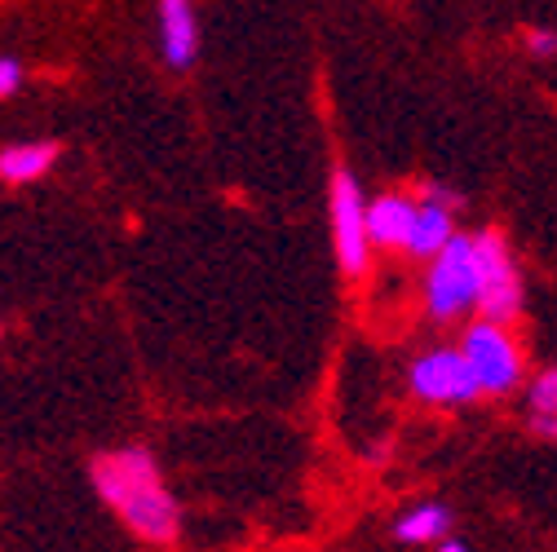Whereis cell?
I'll return each instance as SVG.
<instances>
[{"mask_svg":"<svg viewBox=\"0 0 557 552\" xmlns=\"http://www.w3.org/2000/svg\"><path fill=\"white\" fill-rule=\"evenodd\" d=\"M23 85V62L18 58H0V98H14Z\"/></svg>","mask_w":557,"mask_h":552,"instance_id":"cell-13","label":"cell"},{"mask_svg":"<svg viewBox=\"0 0 557 552\" xmlns=\"http://www.w3.org/2000/svg\"><path fill=\"white\" fill-rule=\"evenodd\" d=\"M456 209H460V199L447 186H425L421 190V209H416L411 239H407V252L421 256V261L438 256L456 239Z\"/></svg>","mask_w":557,"mask_h":552,"instance_id":"cell-7","label":"cell"},{"mask_svg":"<svg viewBox=\"0 0 557 552\" xmlns=\"http://www.w3.org/2000/svg\"><path fill=\"white\" fill-rule=\"evenodd\" d=\"M535 429L548 434V438H557V416H535Z\"/></svg>","mask_w":557,"mask_h":552,"instance_id":"cell-15","label":"cell"},{"mask_svg":"<svg viewBox=\"0 0 557 552\" xmlns=\"http://www.w3.org/2000/svg\"><path fill=\"white\" fill-rule=\"evenodd\" d=\"M478 297H482V269H478L473 235H456L438 256H430L425 310L434 323H456L469 310H478Z\"/></svg>","mask_w":557,"mask_h":552,"instance_id":"cell-2","label":"cell"},{"mask_svg":"<svg viewBox=\"0 0 557 552\" xmlns=\"http://www.w3.org/2000/svg\"><path fill=\"white\" fill-rule=\"evenodd\" d=\"M394 535L403 543H443L451 535V509L447 504H416L411 513H403L394 522Z\"/></svg>","mask_w":557,"mask_h":552,"instance_id":"cell-11","label":"cell"},{"mask_svg":"<svg viewBox=\"0 0 557 552\" xmlns=\"http://www.w3.org/2000/svg\"><path fill=\"white\" fill-rule=\"evenodd\" d=\"M460 350L465 359L473 363L478 380H482V393H513L522 385V350H518V340L509 336L505 323H492V318H478L465 327V340H460Z\"/></svg>","mask_w":557,"mask_h":552,"instance_id":"cell-4","label":"cell"},{"mask_svg":"<svg viewBox=\"0 0 557 552\" xmlns=\"http://www.w3.org/2000/svg\"><path fill=\"white\" fill-rule=\"evenodd\" d=\"M438 552H469V543H465V539H443Z\"/></svg>","mask_w":557,"mask_h":552,"instance_id":"cell-16","label":"cell"},{"mask_svg":"<svg viewBox=\"0 0 557 552\" xmlns=\"http://www.w3.org/2000/svg\"><path fill=\"white\" fill-rule=\"evenodd\" d=\"M473 248H478V269H482L478 314L509 327L522 314V274L513 265V252H509L505 235H496V230L473 235Z\"/></svg>","mask_w":557,"mask_h":552,"instance_id":"cell-5","label":"cell"},{"mask_svg":"<svg viewBox=\"0 0 557 552\" xmlns=\"http://www.w3.org/2000/svg\"><path fill=\"white\" fill-rule=\"evenodd\" d=\"M531 406H535V416H557V367H548L544 376H535Z\"/></svg>","mask_w":557,"mask_h":552,"instance_id":"cell-12","label":"cell"},{"mask_svg":"<svg viewBox=\"0 0 557 552\" xmlns=\"http://www.w3.org/2000/svg\"><path fill=\"white\" fill-rule=\"evenodd\" d=\"M407 385L416 393V402L430 406H465L473 398H482V380L473 372V363L465 359V350H430L411 363Z\"/></svg>","mask_w":557,"mask_h":552,"instance_id":"cell-6","label":"cell"},{"mask_svg":"<svg viewBox=\"0 0 557 552\" xmlns=\"http://www.w3.org/2000/svg\"><path fill=\"white\" fill-rule=\"evenodd\" d=\"M53 164H58V147H53V142H14V147L0 151V181L32 186V181H40Z\"/></svg>","mask_w":557,"mask_h":552,"instance_id":"cell-10","label":"cell"},{"mask_svg":"<svg viewBox=\"0 0 557 552\" xmlns=\"http://www.w3.org/2000/svg\"><path fill=\"white\" fill-rule=\"evenodd\" d=\"M527 49H531L535 58H553V53H557V32H548V27L527 32Z\"/></svg>","mask_w":557,"mask_h":552,"instance_id":"cell-14","label":"cell"},{"mask_svg":"<svg viewBox=\"0 0 557 552\" xmlns=\"http://www.w3.org/2000/svg\"><path fill=\"white\" fill-rule=\"evenodd\" d=\"M160 45L173 72H190L199 62V18L190 0H160Z\"/></svg>","mask_w":557,"mask_h":552,"instance_id":"cell-8","label":"cell"},{"mask_svg":"<svg viewBox=\"0 0 557 552\" xmlns=\"http://www.w3.org/2000/svg\"><path fill=\"white\" fill-rule=\"evenodd\" d=\"M416 209H421V199H403V195L372 199L368 203L372 248H403L407 252V239H411V226H416Z\"/></svg>","mask_w":557,"mask_h":552,"instance_id":"cell-9","label":"cell"},{"mask_svg":"<svg viewBox=\"0 0 557 552\" xmlns=\"http://www.w3.org/2000/svg\"><path fill=\"white\" fill-rule=\"evenodd\" d=\"M98 500L147 543H177L182 535V509L173 491L164 487L160 464L147 447H115L94 455L89 464Z\"/></svg>","mask_w":557,"mask_h":552,"instance_id":"cell-1","label":"cell"},{"mask_svg":"<svg viewBox=\"0 0 557 552\" xmlns=\"http://www.w3.org/2000/svg\"><path fill=\"white\" fill-rule=\"evenodd\" d=\"M327 213H332L336 265L350 274V279H363V274H368V256H372V235H368V199H363L359 177L350 168H336L332 173Z\"/></svg>","mask_w":557,"mask_h":552,"instance_id":"cell-3","label":"cell"}]
</instances>
